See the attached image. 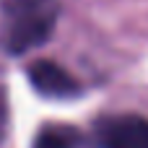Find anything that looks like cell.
I'll return each mask as SVG.
<instances>
[{
  "label": "cell",
  "mask_w": 148,
  "mask_h": 148,
  "mask_svg": "<svg viewBox=\"0 0 148 148\" xmlns=\"http://www.w3.org/2000/svg\"><path fill=\"white\" fill-rule=\"evenodd\" d=\"M57 21L55 0H5V26L8 47L13 52H26L39 47Z\"/></svg>",
  "instance_id": "6da1fadb"
},
{
  "label": "cell",
  "mask_w": 148,
  "mask_h": 148,
  "mask_svg": "<svg viewBox=\"0 0 148 148\" xmlns=\"http://www.w3.org/2000/svg\"><path fill=\"white\" fill-rule=\"evenodd\" d=\"M101 148H148V117L117 114L107 117L96 127Z\"/></svg>",
  "instance_id": "7a4b0ae2"
},
{
  "label": "cell",
  "mask_w": 148,
  "mask_h": 148,
  "mask_svg": "<svg viewBox=\"0 0 148 148\" xmlns=\"http://www.w3.org/2000/svg\"><path fill=\"white\" fill-rule=\"evenodd\" d=\"M29 81L31 86L44 96H70L78 91L75 78L52 60H36L29 65Z\"/></svg>",
  "instance_id": "3957f363"
},
{
  "label": "cell",
  "mask_w": 148,
  "mask_h": 148,
  "mask_svg": "<svg viewBox=\"0 0 148 148\" xmlns=\"http://www.w3.org/2000/svg\"><path fill=\"white\" fill-rule=\"evenodd\" d=\"M75 146H78V135L70 127H44L34 143V148H75Z\"/></svg>",
  "instance_id": "277c9868"
}]
</instances>
